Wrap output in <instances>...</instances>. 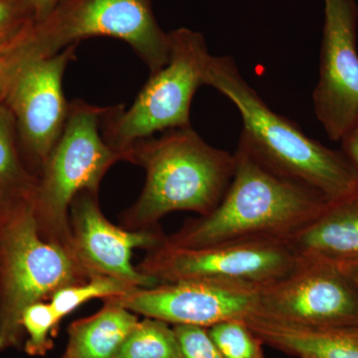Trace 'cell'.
Masks as SVG:
<instances>
[{"label":"cell","instance_id":"6da1fadb","mask_svg":"<svg viewBox=\"0 0 358 358\" xmlns=\"http://www.w3.org/2000/svg\"><path fill=\"white\" fill-rule=\"evenodd\" d=\"M234 176L220 203L192 219L166 243L197 248L247 240L288 241L329 202L317 190L268 169L238 145Z\"/></svg>","mask_w":358,"mask_h":358},{"label":"cell","instance_id":"7a4b0ae2","mask_svg":"<svg viewBox=\"0 0 358 358\" xmlns=\"http://www.w3.org/2000/svg\"><path fill=\"white\" fill-rule=\"evenodd\" d=\"M205 85L236 106L243 122L238 145L268 169L317 190L329 203L357 192V174L343 152L313 140L296 122L271 109L231 56H211Z\"/></svg>","mask_w":358,"mask_h":358},{"label":"cell","instance_id":"3957f363","mask_svg":"<svg viewBox=\"0 0 358 358\" xmlns=\"http://www.w3.org/2000/svg\"><path fill=\"white\" fill-rule=\"evenodd\" d=\"M122 155L147 173L140 199L127 215L141 229L173 211L210 213L227 192L236 164L235 154L211 147L192 127L134 141Z\"/></svg>","mask_w":358,"mask_h":358},{"label":"cell","instance_id":"277c9868","mask_svg":"<svg viewBox=\"0 0 358 358\" xmlns=\"http://www.w3.org/2000/svg\"><path fill=\"white\" fill-rule=\"evenodd\" d=\"M89 278L71 247L44 236L32 195L4 199L0 212V352L21 345L26 308Z\"/></svg>","mask_w":358,"mask_h":358},{"label":"cell","instance_id":"5b68a950","mask_svg":"<svg viewBox=\"0 0 358 358\" xmlns=\"http://www.w3.org/2000/svg\"><path fill=\"white\" fill-rule=\"evenodd\" d=\"M92 37L126 42L150 74L169 62V33L157 22L152 0H66L35 23L17 52L22 63L55 55Z\"/></svg>","mask_w":358,"mask_h":358},{"label":"cell","instance_id":"8992f818","mask_svg":"<svg viewBox=\"0 0 358 358\" xmlns=\"http://www.w3.org/2000/svg\"><path fill=\"white\" fill-rule=\"evenodd\" d=\"M169 33V62L150 74L133 105L128 110L122 105L103 109V140L122 154L134 141L159 131L192 127L193 96L205 85L212 55L201 33L185 27Z\"/></svg>","mask_w":358,"mask_h":358},{"label":"cell","instance_id":"52a82bcc","mask_svg":"<svg viewBox=\"0 0 358 358\" xmlns=\"http://www.w3.org/2000/svg\"><path fill=\"white\" fill-rule=\"evenodd\" d=\"M105 108L82 100L70 103L63 133L42 167L32 194L40 230L49 239L71 247L68 211L81 192L98 193L105 173L124 155L103 140Z\"/></svg>","mask_w":358,"mask_h":358},{"label":"cell","instance_id":"ba28073f","mask_svg":"<svg viewBox=\"0 0 358 358\" xmlns=\"http://www.w3.org/2000/svg\"><path fill=\"white\" fill-rule=\"evenodd\" d=\"M298 259L289 242L282 240H247L197 248L174 247L164 241L150 250L138 270L159 284L202 280L262 288L289 274Z\"/></svg>","mask_w":358,"mask_h":358},{"label":"cell","instance_id":"9c48e42d","mask_svg":"<svg viewBox=\"0 0 358 358\" xmlns=\"http://www.w3.org/2000/svg\"><path fill=\"white\" fill-rule=\"evenodd\" d=\"M253 315L310 329L358 327V285L341 264L299 257L289 274L260 289Z\"/></svg>","mask_w":358,"mask_h":358},{"label":"cell","instance_id":"30bf717a","mask_svg":"<svg viewBox=\"0 0 358 358\" xmlns=\"http://www.w3.org/2000/svg\"><path fill=\"white\" fill-rule=\"evenodd\" d=\"M324 24L315 115L331 140L339 141L358 121L357 0H324Z\"/></svg>","mask_w":358,"mask_h":358},{"label":"cell","instance_id":"8fae6325","mask_svg":"<svg viewBox=\"0 0 358 358\" xmlns=\"http://www.w3.org/2000/svg\"><path fill=\"white\" fill-rule=\"evenodd\" d=\"M78 44L49 57L21 63L6 96L21 138L43 167L58 143L69 115L63 91L66 68L76 58Z\"/></svg>","mask_w":358,"mask_h":358},{"label":"cell","instance_id":"7c38bea8","mask_svg":"<svg viewBox=\"0 0 358 358\" xmlns=\"http://www.w3.org/2000/svg\"><path fill=\"white\" fill-rule=\"evenodd\" d=\"M261 288L202 280L134 288L114 296L131 312L167 324L209 327L226 320L255 315Z\"/></svg>","mask_w":358,"mask_h":358},{"label":"cell","instance_id":"4fadbf2b","mask_svg":"<svg viewBox=\"0 0 358 358\" xmlns=\"http://www.w3.org/2000/svg\"><path fill=\"white\" fill-rule=\"evenodd\" d=\"M71 248L82 267L91 275H103L136 288H152L159 282L131 265L134 249L154 250L166 237L152 227L131 232L113 225L103 215L96 194L78 193L70 206Z\"/></svg>","mask_w":358,"mask_h":358},{"label":"cell","instance_id":"5bb4252c","mask_svg":"<svg viewBox=\"0 0 358 358\" xmlns=\"http://www.w3.org/2000/svg\"><path fill=\"white\" fill-rule=\"evenodd\" d=\"M289 243L298 257H315L338 264L358 260V190L329 203Z\"/></svg>","mask_w":358,"mask_h":358},{"label":"cell","instance_id":"9a60e30c","mask_svg":"<svg viewBox=\"0 0 358 358\" xmlns=\"http://www.w3.org/2000/svg\"><path fill=\"white\" fill-rule=\"evenodd\" d=\"M247 324L264 345L296 358H358V327L310 329L258 315Z\"/></svg>","mask_w":358,"mask_h":358},{"label":"cell","instance_id":"2e32d148","mask_svg":"<svg viewBox=\"0 0 358 358\" xmlns=\"http://www.w3.org/2000/svg\"><path fill=\"white\" fill-rule=\"evenodd\" d=\"M105 307L93 317L69 327V341L63 358H113L129 331L138 324L133 312L106 299Z\"/></svg>","mask_w":358,"mask_h":358},{"label":"cell","instance_id":"e0dca14e","mask_svg":"<svg viewBox=\"0 0 358 358\" xmlns=\"http://www.w3.org/2000/svg\"><path fill=\"white\" fill-rule=\"evenodd\" d=\"M113 358H182L173 327L145 317L138 322Z\"/></svg>","mask_w":358,"mask_h":358},{"label":"cell","instance_id":"ac0fdd59","mask_svg":"<svg viewBox=\"0 0 358 358\" xmlns=\"http://www.w3.org/2000/svg\"><path fill=\"white\" fill-rule=\"evenodd\" d=\"M14 124L15 121L10 110L0 106V197L3 199L30 196L37 182L20 166L14 138Z\"/></svg>","mask_w":358,"mask_h":358},{"label":"cell","instance_id":"d6986e66","mask_svg":"<svg viewBox=\"0 0 358 358\" xmlns=\"http://www.w3.org/2000/svg\"><path fill=\"white\" fill-rule=\"evenodd\" d=\"M136 287L128 282L103 275H91L87 281L59 289L52 294L51 306L59 322L68 313L92 299H109L129 293Z\"/></svg>","mask_w":358,"mask_h":358},{"label":"cell","instance_id":"ffe728a7","mask_svg":"<svg viewBox=\"0 0 358 358\" xmlns=\"http://www.w3.org/2000/svg\"><path fill=\"white\" fill-rule=\"evenodd\" d=\"M207 331L223 358H266L263 341L245 319L223 320Z\"/></svg>","mask_w":358,"mask_h":358},{"label":"cell","instance_id":"44dd1931","mask_svg":"<svg viewBox=\"0 0 358 358\" xmlns=\"http://www.w3.org/2000/svg\"><path fill=\"white\" fill-rule=\"evenodd\" d=\"M37 22L31 0H0V51H11Z\"/></svg>","mask_w":358,"mask_h":358},{"label":"cell","instance_id":"7402d4cb","mask_svg":"<svg viewBox=\"0 0 358 358\" xmlns=\"http://www.w3.org/2000/svg\"><path fill=\"white\" fill-rule=\"evenodd\" d=\"M58 322L57 315L51 303L38 301L26 308L21 317V324L28 334L25 343L26 353L31 357L46 355L53 345L50 334Z\"/></svg>","mask_w":358,"mask_h":358},{"label":"cell","instance_id":"603a6c76","mask_svg":"<svg viewBox=\"0 0 358 358\" xmlns=\"http://www.w3.org/2000/svg\"><path fill=\"white\" fill-rule=\"evenodd\" d=\"M182 358H223L207 327L178 324L173 327Z\"/></svg>","mask_w":358,"mask_h":358},{"label":"cell","instance_id":"cb8c5ba5","mask_svg":"<svg viewBox=\"0 0 358 358\" xmlns=\"http://www.w3.org/2000/svg\"><path fill=\"white\" fill-rule=\"evenodd\" d=\"M20 66V58L14 49L11 51H0V102L6 99Z\"/></svg>","mask_w":358,"mask_h":358},{"label":"cell","instance_id":"d4e9b609","mask_svg":"<svg viewBox=\"0 0 358 358\" xmlns=\"http://www.w3.org/2000/svg\"><path fill=\"white\" fill-rule=\"evenodd\" d=\"M341 152L358 176V121L341 138Z\"/></svg>","mask_w":358,"mask_h":358},{"label":"cell","instance_id":"484cf974","mask_svg":"<svg viewBox=\"0 0 358 358\" xmlns=\"http://www.w3.org/2000/svg\"><path fill=\"white\" fill-rule=\"evenodd\" d=\"M66 0H31L32 6L34 7L36 14L37 22L43 20L56 8Z\"/></svg>","mask_w":358,"mask_h":358},{"label":"cell","instance_id":"4316f807","mask_svg":"<svg viewBox=\"0 0 358 358\" xmlns=\"http://www.w3.org/2000/svg\"><path fill=\"white\" fill-rule=\"evenodd\" d=\"M341 265L358 285V260L352 261V262L343 263Z\"/></svg>","mask_w":358,"mask_h":358},{"label":"cell","instance_id":"83f0119b","mask_svg":"<svg viewBox=\"0 0 358 358\" xmlns=\"http://www.w3.org/2000/svg\"><path fill=\"white\" fill-rule=\"evenodd\" d=\"M4 199L0 197V212H1L2 206H3Z\"/></svg>","mask_w":358,"mask_h":358}]
</instances>
